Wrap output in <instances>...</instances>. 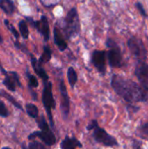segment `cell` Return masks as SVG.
Returning a JSON list of instances; mask_svg holds the SVG:
<instances>
[{"instance_id":"1","label":"cell","mask_w":148,"mask_h":149,"mask_svg":"<svg viewBox=\"0 0 148 149\" xmlns=\"http://www.w3.org/2000/svg\"><path fill=\"white\" fill-rule=\"evenodd\" d=\"M111 85L115 93L130 103L145 102L148 100V89L135 83L131 79L120 75L112 77Z\"/></svg>"},{"instance_id":"2","label":"cell","mask_w":148,"mask_h":149,"mask_svg":"<svg viewBox=\"0 0 148 149\" xmlns=\"http://www.w3.org/2000/svg\"><path fill=\"white\" fill-rule=\"evenodd\" d=\"M62 31L65 38L71 40L77 37L80 31L79 17L77 9L74 7L69 10L67 15L62 20Z\"/></svg>"},{"instance_id":"3","label":"cell","mask_w":148,"mask_h":149,"mask_svg":"<svg viewBox=\"0 0 148 149\" xmlns=\"http://www.w3.org/2000/svg\"><path fill=\"white\" fill-rule=\"evenodd\" d=\"M37 122L38 125V127L41 129L40 131H36L32 134H31L28 136L29 141H32L36 138L40 139L44 143H45L48 146H52L56 143V137L53 134L52 131L51 130L45 118L44 115L39 116V118H37Z\"/></svg>"},{"instance_id":"4","label":"cell","mask_w":148,"mask_h":149,"mask_svg":"<svg viewBox=\"0 0 148 149\" xmlns=\"http://www.w3.org/2000/svg\"><path fill=\"white\" fill-rule=\"evenodd\" d=\"M44 89H43V93H42V101L43 105L44 107V109L47 113L50 124L52 128H54V122H53V117H52V110L56 107V102L53 98V93H52V84L50 81H44Z\"/></svg>"},{"instance_id":"5","label":"cell","mask_w":148,"mask_h":149,"mask_svg":"<svg viewBox=\"0 0 148 149\" xmlns=\"http://www.w3.org/2000/svg\"><path fill=\"white\" fill-rule=\"evenodd\" d=\"M106 46L109 49L107 52V58L109 65L112 67L119 68L123 65V58L120 47L111 38L106 40Z\"/></svg>"},{"instance_id":"6","label":"cell","mask_w":148,"mask_h":149,"mask_svg":"<svg viewBox=\"0 0 148 149\" xmlns=\"http://www.w3.org/2000/svg\"><path fill=\"white\" fill-rule=\"evenodd\" d=\"M92 130H93V134H92L93 138L97 142H99L100 144H103L106 147L119 146L118 141L113 136L109 134L105 129L99 127V125L96 126Z\"/></svg>"},{"instance_id":"7","label":"cell","mask_w":148,"mask_h":149,"mask_svg":"<svg viewBox=\"0 0 148 149\" xmlns=\"http://www.w3.org/2000/svg\"><path fill=\"white\" fill-rule=\"evenodd\" d=\"M127 45L132 52V54L139 60V61H144L147 58V49L143 44V42L136 38V37H132L128 42Z\"/></svg>"},{"instance_id":"8","label":"cell","mask_w":148,"mask_h":149,"mask_svg":"<svg viewBox=\"0 0 148 149\" xmlns=\"http://www.w3.org/2000/svg\"><path fill=\"white\" fill-rule=\"evenodd\" d=\"M26 19L43 36L44 41L48 42L50 39V26L48 18L45 16H41L40 19L38 21H34L29 17H26Z\"/></svg>"},{"instance_id":"9","label":"cell","mask_w":148,"mask_h":149,"mask_svg":"<svg viewBox=\"0 0 148 149\" xmlns=\"http://www.w3.org/2000/svg\"><path fill=\"white\" fill-rule=\"evenodd\" d=\"M92 63L101 74L106 73V52L105 51H93L92 54Z\"/></svg>"},{"instance_id":"10","label":"cell","mask_w":148,"mask_h":149,"mask_svg":"<svg viewBox=\"0 0 148 149\" xmlns=\"http://www.w3.org/2000/svg\"><path fill=\"white\" fill-rule=\"evenodd\" d=\"M59 90L61 94V110H62L63 117L66 119L70 111V98L63 79H61L59 82Z\"/></svg>"},{"instance_id":"11","label":"cell","mask_w":148,"mask_h":149,"mask_svg":"<svg viewBox=\"0 0 148 149\" xmlns=\"http://www.w3.org/2000/svg\"><path fill=\"white\" fill-rule=\"evenodd\" d=\"M4 76L5 77L3 80V84L5 86V87L8 90L11 92H15L17 86L18 87L22 86L19 80L18 74L16 72H7V73Z\"/></svg>"},{"instance_id":"12","label":"cell","mask_w":148,"mask_h":149,"mask_svg":"<svg viewBox=\"0 0 148 149\" xmlns=\"http://www.w3.org/2000/svg\"><path fill=\"white\" fill-rule=\"evenodd\" d=\"M135 75L141 86L148 89V65L144 61H139L135 69Z\"/></svg>"},{"instance_id":"13","label":"cell","mask_w":148,"mask_h":149,"mask_svg":"<svg viewBox=\"0 0 148 149\" xmlns=\"http://www.w3.org/2000/svg\"><path fill=\"white\" fill-rule=\"evenodd\" d=\"M30 59H31V66L34 70V72H36V74L40 77L44 81H47L49 79V77L46 73V72L44 71V69L43 68V65H39L38 59L36 58V57L30 53Z\"/></svg>"},{"instance_id":"14","label":"cell","mask_w":148,"mask_h":149,"mask_svg":"<svg viewBox=\"0 0 148 149\" xmlns=\"http://www.w3.org/2000/svg\"><path fill=\"white\" fill-rule=\"evenodd\" d=\"M53 40H54V44L59 49V51L64 52L65 49H67L68 46L67 43L65 42L63 37V33L61 32V31L58 26H55L53 29Z\"/></svg>"},{"instance_id":"15","label":"cell","mask_w":148,"mask_h":149,"mask_svg":"<svg viewBox=\"0 0 148 149\" xmlns=\"http://www.w3.org/2000/svg\"><path fill=\"white\" fill-rule=\"evenodd\" d=\"M60 148L62 149H77L78 148H82V144L76 138H70L69 136H66L61 142Z\"/></svg>"},{"instance_id":"16","label":"cell","mask_w":148,"mask_h":149,"mask_svg":"<svg viewBox=\"0 0 148 149\" xmlns=\"http://www.w3.org/2000/svg\"><path fill=\"white\" fill-rule=\"evenodd\" d=\"M0 8L7 15H12L16 10L12 0H0Z\"/></svg>"},{"instance_id":"17","label":"cell","mask_w":148,"mask_h":149,"mask_svg":"<svg viewBox=\"0 0 148 149\" xmlns=\"http://www.w3.org/2000/svg\"><path fill=\"white\" fill-rule=\"evenodd\" d=\"M51 54H52V52H51V49L50 48V46L47 45H44L43 46V53H42L41 57L38 59L39 65H43L48 63L51 58Z\"/></svg>"},{"instance_id":"18","label":"cell","mask_w":148,"mask_h":149,"mask_svg":"<svg viewBox=\"0 0 148 149\" xmlns=\"http://www.w3.org/2000/svg\"><path fill=\"white\" fill-rule=\"evenodd\" d=\"M67 79L69 81V84L71 86V87H74L77 81H78V74L76 72V71L74 70L73 67H69L67 70Z\"/></svg>"},{"instance_id":"19","label":"cell","mask_w":148,"mask_h":149,"mask_svg":"<svg viewBox=\"0 0 148 149\" xmlns=\"http://www.w3.org/2000/svg\"><path fill=\"white\" fill-rule=\"evenodd\" d=\"M18 28H19V31H20L22 38L24 39H27L29 38V29H28V25H27L26 21L25 20L19 21Z\"/></svg>"},{"instance_id":"20","label":"cell","mask_w":148,"mask_h":149,"mask_svg":"<svg viewBox=\"0 0 148 149\" xmlns=\"http://www.w3.org/2000/svg\"><path fill=\"white\" fill-rule=\"evenodd\" d=\"M25 109H26V112L30 117L34 118V119H37L38 117V109L34 104L27 103L25 105Z\"/></svg>"},{"instance_id":"21","label":"cell","mask_w":148,"mask_h":149,"mask_svg":"<svg viewBox=\"0 0 148 149\" xmlns=\"http://www.w3.org/2000/svg\"><path fill=\"white\" fill-rule=\"evenodd\" d=\"M0 96H2V97H3L4 99H6L8 101H10L14 107H16L17 108H18V109H20V110H23V108H22V106L10 95V94H9V93H7L5 91H3V90H0Z\"/></svg>"},{"instance_id":"22","label":"cell","mask_w":148,"mask_h":149,"mask_svg":"<svg viewBox=\"0 0 148 149\" xmlns=\"http://www.w3.org/2000/svg\"><path fill=\"white\" fill-rule=\"evenodd\" d=\"M26 77L29 81V83H28L29 88H36L38 86V81L37 78L34 75L31 74L29 72V71H26Z\"/></svg>"},{"instance_id":"23","label":"cell","mask_w":148,"mask_h":149,"mask_svg":"<svg viewBox=\"0 0 148 149\" xmlns=\"http://www.w3.org/2000/svg\"><path fill=\"white\" fill-rule=\"evenodd\" d=\"M22 148L23 149H47L42 143H40V142H38V141H31L28 145H27V147H25V146H24L23 145V147H22Z\"/></svg>"},{"instance_id":"24","label":"cell","mask_w":148,"mask_h":149,"mask_svg":"<svg viewBox=\"0 0 148 149\" xmlns=\"http://www.w3.org/2000/svg\"><path fill=\"white\" fill-rule=\"evenodd\" d=\"M4 24H5V26L7 27V29L11 32V34L15 37L16 40H18V39H19V33H18L17 31L15 29V27H14L7 19H4Z\"/></svg>"},{"instance_id":"25","label":"cell","mask_w":148,"mask_h":149,"mask_svg":"<svg viewBox=\"0 0 148 149\" xmlns=\"http://www.w3.org/2000/svg\"><path fill=\"white\" fill-rule=\"evenodd\" d=\"M0 116L1 117H3V118L9 116V111L6 108L4 103L2 102V101H0Z\"/></svg>"},{"instance_id":"26","label":"cell","mask_w":148,"mask_h":149,"mask_svg":"<svg viewBox=\"0 0 148 149\" xmlns=\"http://www.w3.org/2000/svg\"><path fill=\"white\" fill-rule=\"evenodd\" d=\"M140 131H141L144 134H146L147 136H148V122L143 124V125H141V127H140Z\"/></svg>"},{"instance_id":"27","label":"cell","mask_w":148,"mask_h":149,"mask_svg":"<svg viewBox=\"0 0 148 149\" xmlns=\"http://www.w3.org/2000/svg\"><path fill=\"white\" fill-rule=\"evenodd\" d=\"M96 126H98L97 120H92V121L89 123V125L87 126V130H88V131H91V130H92Z\"/></svg>"},{"instance_id":"28","label":"cell","mask_w":148,"mask_h":149,"mask_svg":"<svg viewBox=\"0 0 148 149\" xmlns=\"http://www.w3.org/2000/svg\"><path fill=\"white\" fill-rule=\"evenodd\" d=\"M133 149H141V143L137 141H133Z\"/></svg>"},{"instance_id":"29","label":"cell","mask_w":148,"mask_h":149,"mask_svg":"<svg viewBox=\"0 0 148 149\" xmlns=\"http://www.w3.org/2000/svg\"><path fill=\"white\" fill-rule=\"evenodd\" d=\"M137 6H138V9L140 10V12H141V14L142 15H144V16H146V11H145V10H144V8H143V6L140 3H138L137 4H136Z\"/></svg>"},{"instance_id":"30","label":"cell","mask_w":148,"mask_h":149,"mask_svg":"<svg viewBox=\"0 0 148 149\" xmlns=\"http://www.w3.org/2000/svg\"><path fill=\"white\" fill-rule=\"evenodd\" d=\"M0 72H2V73H3V75H5V74L7 73V72H6V71L4 70V68H3V67L2 66V65H1V64H0Z\"/></svg>"},{"instance_id":"31","label":"cell","mask_w":148,"mask_h":149,"mask_svg":"<svg viewBox=\"0 0 148 149\" xmlns=\"http://www.w3.org/2000/svg\"><path fill=\"white\" fill-rule=\"evenodd\" d=\"M2 43H3V38H2V37L0 35V44H2Z\"/></svg>"},{"instance_id":"32","label":"cell","mask_w":148,"mask_h":149,"mask_svg":"<svg viewBox=\"0 0 148 149\" xmlns=\"http://www.w3.org/2000/svg\"><path fill=\"white\" fill-rule=\"evenodd\" d=\"M2 149H11L10 148H8V147H4V148H3Z\"/></svg>"}]
</instances>
